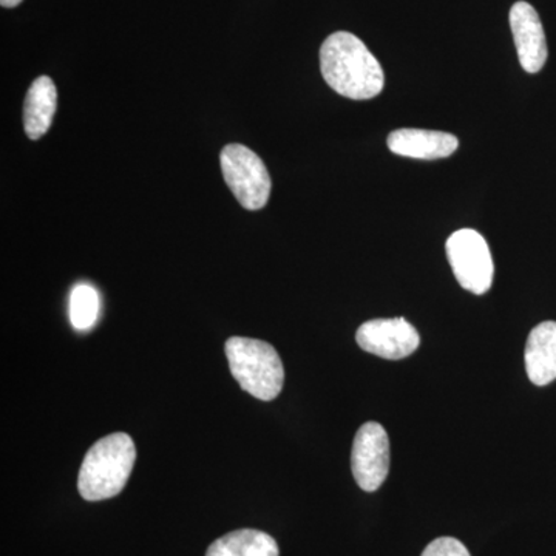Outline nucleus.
I'll return each mask as SVG.
<instances>
[{"mask_svg":"<svg viewBox=\"0 0 556 556\" xmlns=\"http://www.w3.org/2000/svg\"><path fill=\"white\" fill-rule=\"evenodd\" d=\"M325 83L354 101L372 100L383 90L386 75L375 54L353 33H332L320 49Z\"/></svg>","mask_w":556,"mask_h":556,"instance_id":"f257e3e1","label":"nucleus"},{"mask_svg":"<svg viewBox=\"0 0 556 556\" xmlns=\"http://www.w3.org/2000/svg\"><path fill=\"white\" fill-rule=\"evenodd\" d=\"M137 459L134 439L112 433L91 445L78 477L80 496L91 503L119 495L129 481Z\"/></svg>","mask_w":556,"mask_h":556,"instance_id":"f03ea898","label":"nucleus"},{"mask_svg":"<svg viewBox=\"0 0 556 556\" xmlns=\"http://www.w3.org/2000/svg\"><path fill=\"white\" fill-rule=\"evenodd\" d=\"M225 350L230 372L241 390L265 402L281 393L285 368L276 348L263 340L230 338Z\"/></svg>","mask_w":556,"mask_h":556,"instance_id":"7ed1b4c3","label":"nucleus"},{"mask_svg":"<svg viewBox=\"0 0 556 556\" xmlns=\"http://www.w3.org/2000/svg\"><path fill=\"white\" fill-rule=\"evenodd\" d=\"M223 177L237 201L247 211H260L268 204L269 172L254 150L243 144H228L219 153Z\"/></svg>","mask_w":556,"mask_h":556,"instance_id":"20e7f679","label":"nucleus"},{"mask_svg":"<svg viewBox=\"0 0 556 556\" xmlns=\"http://www.w3.org/2000/svg\"><path fill=\"white\" fill-rule=\"evenodd\" d=\"M445 251L460 287L477 295L485 294L492 288L495 266L481 233L473 229L456 230L450 236Z\"/></svg>","mask_w":556,"mask_h":556,"instance_id":"39448f33","label":"nucleus"},{"mask_svg":"<svg viewBox=\"0 0 556 556\" xmlns=\"http://www.w3.org/2000/svg\"><path fill=\"white\" fill-rule=\"evenodd\" d=\"M351 468L365 492H376L386 482L390 471V439L380 424L367 422L358 428L351 452Z\"/></svg>","mask_w":556,"mask_h":556,"instance_id":"423d86ee","label":"nucleus"},{"mask_svg":"<svg viewBox=\"0 0 556 556\" xmlns=\"http://www.w3.org/2000/svg\"><path fill=\"white\" fill-rule=\"evenodd\" d=\"M356 340L362 350L388 361L412 356L419 348V332L405 318H375L357 329Z\"/></svg>","mask_w":556,"mask_h":556,"instance_id":"0eeeda50","label":"nucleus"},{"mask_svg":"<svg viewBox=\"0 0 556 556\" xmlns=\"http://www.w3.org/2000/svg\"><path fill=\"white\" fill-rule=\"evenodd\" d=\"M510 27L519 64L527 73L540 72L547 61V42L536 10L527 2L515 3L510 10Z\"/></svg>","mask_w":556,"mask_h":556,"instance_id":"6e6552de","label":"nucleus"},{"mask_svg":"<svg viewBox=\"0 0 556 556\" xmlns=\"http://www.w3.org/2000/svg\"><path fill=\"white\" fill-rule=\"evenodd\" d=\"M459 148L455 135L424 129H399L388 137V149L396 155L415 160H441Z\"/></svg>","mask_w":556,"mask_h":556,"instance_id":"1a4fd4ad","label":"nucleus"},{"mask_svg":"<svg viewBox=\"0 0 556 556\" xmlns=\"http://www.w3.org/2000/svg\"><path fill=\"white\" fill-rule=\"evenodd\" d=\"M526 369L530 382L548 386L556 379V321L532 329L526 343Z\"/></svg>","mask_w":556,"mask_h":556,"instance_id":"9d476101","label":"nucleus"},{"mask_svg":"<svg viewBox=\"0 0 556 556\" xmlns=\"http://www.w3.org/2000/svg\"><path fill=\"white\" fill-rule=\"evenodd\" d=\"M58 108V90L49 76L31 84L24 102V129L30 139L42 138L53 123Z\"/></svg>","mask_w":556,"mask_h":556,"instance_id":"9b49d317","label":"nucleus"},{"mask_svg":"<svg viewBox=\"0 0 556 556\" xmlns=\"http://www.w3.org/2000/svg\"><path fill=\"white\" fill-rule=\"evenodd\" d=\"M277 541L260 530L243 529L219 538L207 548L206 556H278Z\"/></svg>","mask_w":556,"mask_h":556,"instance_id":"f8f14e48","label":"nucleus"},{"mask_svg":"<svg viewBox=\"0 0 556 556\" xmlns=\"http://www.w3.org/2000/svg\"><path fill=\"white\" fill-rule=\"evenodd\" d=\"M70 321L78 331H89L94 327L100 314V295L90 285L80 283L70 294Z\"/></svg>","mask_w":556,"mask_h":556,"instance_id":"ddd939ff","label":"nucleus"},{"mask_svg":"<svg viewBox=\"0 0 556 556\" xmlns=\"http://www.w3.org/2000/svg\"><path fill=\"white\" fill-rule=\"evenodd\" d=\"M422 556H470V552L456 538L444 536L428 544Z\"/></svg>","mask_w":556,"mask_h":556,"instance_id":"4468645a","label":"nucleus"},{"mask_svg":"<svg viewBox=\"0 0 556 556\" xmlns=\"http://www.w3.org/2000/svg\"><path fill=\"white\" fill-rule=\"evenodd\" d=\"M22 3V0H0V5L3 7V9H14V7L20 5Z\"/></svg>","mask_w":556,"mask_h":556,"instance_id":"2eb2a0df","label":"nucleus"}]
</instances>
